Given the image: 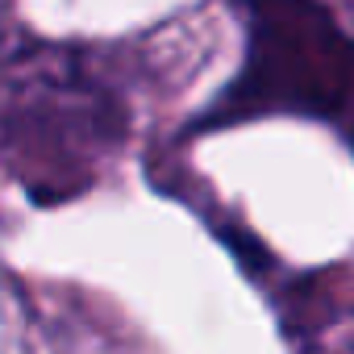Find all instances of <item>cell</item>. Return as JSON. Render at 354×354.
Here are the masks:
<instances>
[{
  "label": "cell",
  "mask_w": 354,
  "mask_h": 354,
  "mask_svg": "<svg viewBox=\"0 0 354 354\" xmlns=\"http://www.w3.org/2000/svg\"><path fill=\"white\" fill-rule=\"evenodd\" d=\"M296 113L342 125L354 142V42L313 0H259L246 63L213 109V121Z\"/></svg>",
  "instance_id": "obj_1"
}]
</instances>
